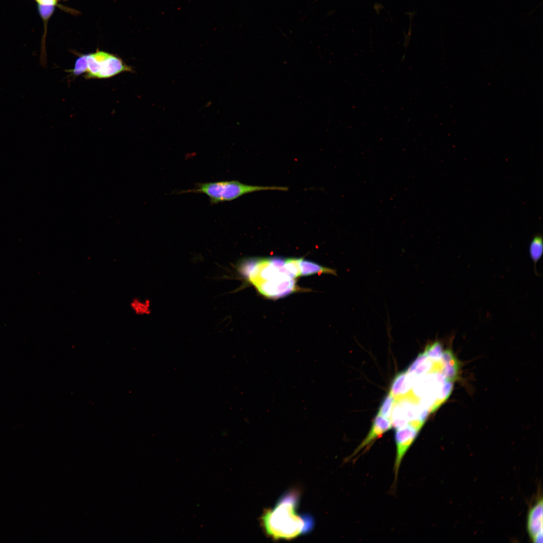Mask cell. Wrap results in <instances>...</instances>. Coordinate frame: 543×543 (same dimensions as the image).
Listing matches in <instances>:
<instances>
[{
	"label": "cell",
	"mask_w": 543,
	"mask_h": 543,
	"mask_svg": "<svg viewBox=\"0 0 543 543\" xmlns=\"http://www.w3.org/2000/svg\"><path fill=\"white\" fill-rule=\"evenodd\" d=\"M527 531L533 542H542V502L539 500L530 509L527 517Z\"/></svg>",
	"instance_id": "52a82bcc"
},
{
	"label": "cell",
	"mask_w": 543,
	"mask_h": 543,
	"mask_svg": "<svg viewBox=\"0 0 543 543\" xmlns=\"http://www.w3.org/2000/svg\"><path fill=\"white\" fill-rule=\"evenodd\" d=\"M37 5L57 6L61 0H34Z\"/></svg>",
	"instance_id": "ac0fdd59"
},
{
	"label": "cell",
	"mask_w": 543,
	"mask_h": 543,
	"mask_svg": "<svg viewBox=\"0 0 543 543\" xmlns=\"http://www.w3.org/2000/svg\"><path fill=\"white\" fill-rule=\"evenodd\" d=\"M300 493L293 489L286 492L273 508L266 509L260 517L265 534L274 540H291L307 534L314 527V520L308 514H300L297 509Z\"/></svg>",
	"instance_id": "6da1fadb"
},
{
	"label": "cell",
	"mask_w": 543,
	"mask_h": 543,
	"mask_svg": "<svg viewBox=\"0 0 543 543\" xmlns=\"http://www.w3.org/2000/svg\"><path fill=\"white\" fill-rule=\"evenodd\" d=\"M395 400L389 393L383 400L377 414L390 419Z\"/></svg>",
	"instance_id": "2e32d148"
},
{
	"label": "cell",
	"mask_w": 543,
	"mask_h": 543,
	"mask_svg": "<svg viewBox=\"0 0 543 543\" xmlns=\"http://www.w3.org/2000/svg\"><path fill=\"white\" fill-rule=\"evenodd\" d=\"M288 190L287 187L252 186L233 180L197 183L194 189L182 191L178 193L204 194L209 197L210 204L215 205L230 202L244 195L255 192Z\"/></svg>",
	"instance_id": "3957f363"
},
{
	"label": "cell",
	"mask_w": 543,
	"mask_h": 543,
	"mask_svg": "<svg viewBox=\"0 0 543 543\" xmlns=\"http://www.w3.org/2000/svg\"><path fill=\"white\" fill-rule=\"evenodd\" d=\"M453 387L452 382L446 381L439 389L431 412L436 411L450 396Z\"/></svg>",
	"instance_id": "5bb4252c"
},
{
	"label": "cell",
	"mask_w": 543,
	"mask_h": 543,
	"mask_svg": "<svg viewBox=\"0 0 543 543\" xmlns=\"http://www.w3.org/2000/svg\"><path fill=\"white\" fill-rule=\"evenodd\" d=\"M254 286L262 295L273 299L286 296L296 290L294 279L286 277L261 282Z\"/></svg>",
	"instance_id": "5b68a950"
},
{
	"label": "cell",
	"mask_w": 543,
	"mask_h": 543,
	"mask_svg": "<svg viewBox=\"0 0 543 543\" xmlns=\"http://www.w3.org/2000/svg\"><path fill=\"white\" fill-rule=\"evenodd\" d=\"M396 401L402 407L408 421V425H411L420 431L422 427L419 421L421 407L419 404L418 400L410 394Z\"/></svg>",
	"instance_id": "9c48e42d"
},
{
	"label": "cell",
	"mask_w": 543,
	"mask_h": 543,
	"mask_svg": "<svg viewBox=\"0 0 543 543\" xmlns=\"http://www.w3.org/2000/svg\"><path fill=\"white\" fill-rule=\"evenodd\" d=\"M442 352L441 343L439 341H435L427 345L423 352L429 358L436 361L440 360Z\"/></svg>",
	"instance_id": "9a60e30c"
},
{
	"label": "cell",
	"mask_w": 543,
	"mask_h": 543,
	"mask_svg": "<svg viewBox=\"0 0 543 543\" xmlns=\"http://www.w3.org/2000/svg\"><path fill=\"white\" fill-rule=\"evenodd\" d=\"M68 71L73 76L85 73L84 77L86 79H103L133 70L119 57L97 50L94 53L80 55L76 59L73 68Z\"/></svg>",
	"instance_id": "7a4b0ae2"
},
{
	"label": "cell",
	"mask_w": 543,
	"mask_h": 543,
	"mask_svg": "<svg viewBox=\"0 0 543 543\" xmlns=\"http://www.w3.org/2000/svg\"><path fill=\"white\" fill-rule=\"evenodd\" d=\"M300 276H309L315 274L327 273L336 275V272L333 269L323 266L316 263L299 258Z\"/></svg>",
	"instance_id": "30bf717a"
},
{
	"label": "cell",
	"mask_w": 543,
	"mask_h": 543,
	"mask_svg": "<svg viewBox=\"0 0 543 543\" xmlns=\"http://www.w3.org/2000/svg\"><path fill=\"white\" fill-rule=\"evenodd\" d=\"M419 431V430L410 425L396 429L395 441L396 451L394 467L395 481L397 479L402 461L417 437Z\"/></svg>",
	"instance_id": "277c9868"
},
{
	"label": "cell",
	"mask_w": 543,
	"mask_h": 543,
	"mask_svg": "<svg viewBox=\"0 0 543 543\" xmlns=\"http://www.w3.org/2000/svg\"><path fill=\"white\" fill-rule=\"evenodd\" d=\"M427 357V355L423 352L419 353L414 361L409 367L407 371H406V373L409 374H412L418 365Z\"/></svg>",
	"instance_id": "e0dca14e"
},
{
	"label": "cell",
	"mask_w": 543,
	"mask_h": 543,
	"mask_svg": "<svg viewBox=\"0 0 543 543\" xmlns=\"http://www.w3.org/2000/svg\"><path fill=\"white\" fill-rule=\"evenodd\" d=\"M392 427L398 429L408 425L404 412L399 403L395 400L390 417Z\"/></svg>",
	"instance_id": "8fae6325"
},
{
	"label": "cell",
	"mask_w": 543,
	"mask_h": 543,
	"mask_svg": "<svg viewBox=\"0 0 543 543\" xmlns=\"http://www.w3.org/2000/svg\"><path fill=\"white\" fill-rule=\"evenodd\" d=\"M543 252V240L540 234L535 235L531 239L529 246V253L534 267L541 258Z\"/></svg>",
	"instance_id": "7c38bea8"
},
{
	"label": "cell",
	"mask_w": 543,
	"mask_h": 543,
	"mask_svg": "<svg viewBox=\"0 0 543 543\" xmlns=\"http://www.w3.org/2000/svg\"><path fill=\"white\" fill-rule=\"evenodd\" d=\"M416 378L405 372L398 373L394 377L389 393L395 400L410 395Z\"/></svg>",
	"instance_id": "ba28073f"
},
{
	"label": "cell",
	"mask_w": 543,
	"mask_h": 543,
	"mask_svg": "<svg viewBox=\"0 0 543 543\" xmlns=\"http://www.w3.org/2000/svg\"><path fill=\"white\" fill-rule=\"evenodd\" d=\"M390 420L387 418L377 414L373 422L371 429L365 438L354 450L348 459L350 460L356 456L363 449L367 447L375 440L381 437L383 434L392 428Z\"/></svg>",
	"instance_id": "8992f818"
},
{
	"label": "cell",
	"mask_w": 543,
	"mask_h": 543,
	"mask_svg": "<svg viewBox=\"0 0 543 543\" xmlns=\"http://www.w3.org/2000/svg\"><path fill=\"white\" fill-rule=\"evenodd\" d=\"M459 363L456 357L443 364L441 372L446 381L453 382L459 378Z\"/></svg>",
	"instance_id": "4fadbf2b"
}]
</instances>
